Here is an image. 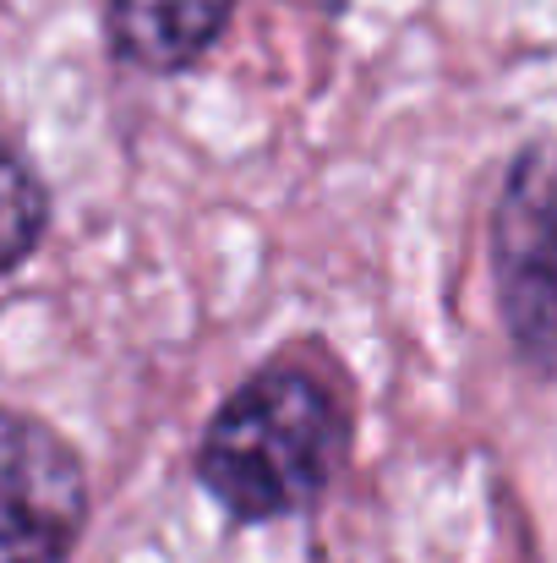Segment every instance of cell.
Segmentation results:
<instances>
[{"mask_svg":"<svg viewBox=\"0 0 557 563\" xmlns=\"http://www.w3.org/2000/svg\"><path fill=\"white\" fill-rule=\"evenodd\" d=\"M345 460V410L312 367L274 362L202 427L197 482L230 520L263 526L312 509Z\"/></svg>","mask_w":557,"mask_h":563,"instance_id":"6da1fadb","label":"cell"},{"mask_svg":"<svg viewBox=\"0 0 557 563\" xmlns=\"http://www.w3.org/2000/svg\"><path fill=\"white\" fill-rule=\"evenodd\" d=\"M492 290L514 356L557 383V143L514 154L492 208Z\"/></svg>","mask_w":557,"mask_h":563,"instance_id":"7a4b0ae2","label":"cell"},{"mask_svg":"<svg viewBox=\"0 0 557 563\" xmlns=\"http://www.w3.org/2000/svg\"><path fill=\"white\" fill-rule=\"evenodd\" d=\"M88 526L77 449L38 416L0 405V563H66Z\"/></svg>","mask_w":557,"mask_h":563,"instance_id":"3957f363","label":"cell"},{"mask_svg":"<svg viewBox=\"0 0 557 563\" xmlns=\"http://www.w3.org/2000/svg\"><path fill=\"white\" fill-rule=\"evenodd\" d=\"M230 11L235 0H104V38L121 66L170 77L213 49Z\"/></svg>","mask_w":557,"mask_h":563,"instance_id":"277c9868","label":"cell"},{"mask_svg":"<svg viewBox=\"0 0 557 563\" xmlns=\"http://www.w3.org/2000/svg\"><path fill=\"white\" fill-rule=\"evenodd\" d=\"M49 230V191L44 181L0 143V274L27 263Z\"/></svg>","mask_w":557,"mask_h":563,"instance_id":"5b68a950","label":"cell"}]
</instances>
